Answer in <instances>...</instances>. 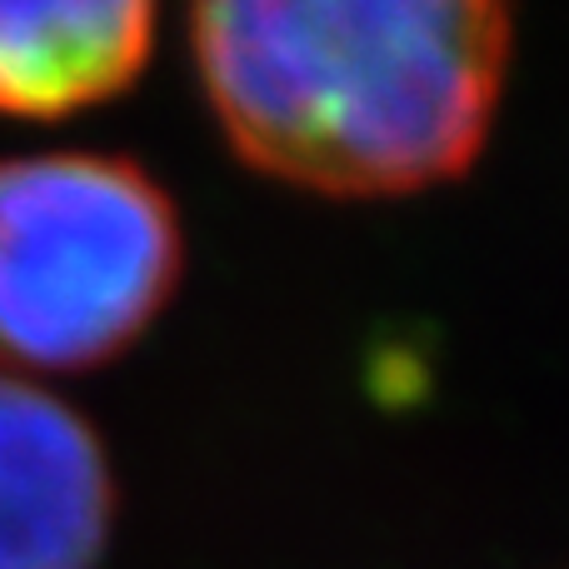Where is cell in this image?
I'll return each instance as SVG.
<instances>
[{
  "mask_svg": "<svg viewBox=\"0 0 569 569\" xmlns=\"http://www.w3.org/2000/svg\"><path fill=\"white\" fill-rule=\"evenodd\" d=\"M200 90L246 166L320 196H405L470 170L510 70L490 0H216Z\"/></svg>",
  "mask_w": 569,
  "mask_h": 569,
  "instance_id": "obj_1",
  "label": "cell"
},
{
  "mask_svg": "<svg viewBox=\"0 0 569 569\" xmlns=\"http://www.w3.org/2000/svg\"><path fill=\"white\" fill-rule=\"evenodd\" d=\"M186 236L170 190L126 156L0 160V360L96 370L170 305Z\"/></svg>",
  "mask_w": 569,
  "mask_h": 569,
  "instance_id": "obj_2",
  "label": "cell"
},
{
  "mask_svg": "<svg viewBox=\"0 0 569 569\" xmlns=\"http://www.w3.org/2000/svg\"><path fill=\"white\" fill-rule=\"evenodd\" d=\"M116 530V470L96 425L0 370V569H96Z\"/></svg>",
  "mask_w": 569,
  "mask_h": 569,
  "instance_id": "obj_3",
  "label": "cell"
},
{
  "mask_svg": "<svg viewBox=\"0 0 569 569\" xmlns=\"http://www.w3.org/2000/svg\"><path fill=\"white\" fill-rule=\"evenodd\" d=\"M156 46V6L36 0L0 6V116L56 120L120 96Z\"/></svg>",
  "mask_w": 569,
  "mask_h": 569,
  "instance_id": "obj_4",
  "label": "cell"
}]
</instances>
